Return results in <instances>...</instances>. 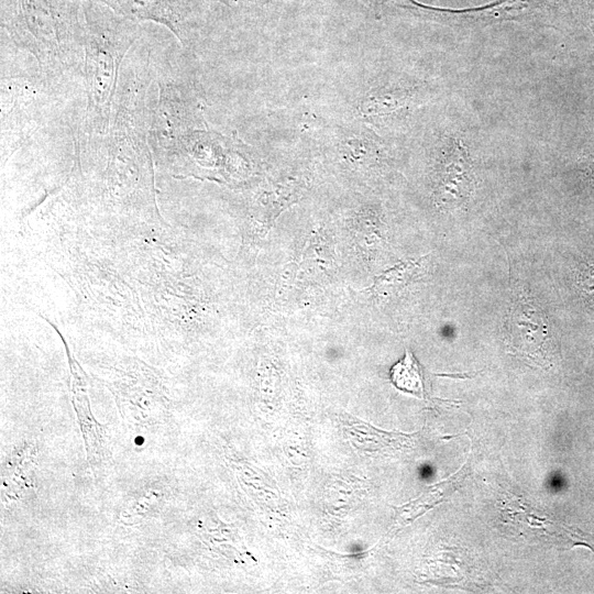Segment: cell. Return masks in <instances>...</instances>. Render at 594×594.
I'll return each mask as SVG.
<instances>
[{"label":"cell","instance_id":"cell-1","mask_svg":"<svg viewBox=\"0 0 594 594\" xmlns=\"http://www.w3.org/2000/svg\"><path fill=\"white\" fill-rule=\"evenodd\" d=\"M101 382L114 397L121 418L134 429L161 424L172 398L163 374L135 358H121L100 365Z\"/></svg>","mask_w":594,"mask_h":594},{"label":"cell","instance_id":"cell-2","mask_svg":"<svg viewBox=\"0 0 594 594\" xmlns=\"http://www.w3.org/2000/svg\"><path fill=\"white\" fill-rule=\"evenodd\" d=\"M131 37L114 31H89L85 40V80L88 111L102 132L109 118L110 105L121 61L130 46Z\"/></svg>","mask_w":594,"mask_h":594},{"label":"cell","instance_id":"cell-3","mask_svg":"<svg viewBox=\"0 0 594 594\" xmlns=\"http://www.w3.org/2000/svg\"><path fill=\"white\" fill-rule=\"evenodd\" d=\"M41 317L48 322L62 339L68 362V386L73 408L76 413L78 426L82 436L88 464L95 475L110 461L111 451L105 427L95 418L89 399L88 376L78 360L72 353L65 338L50 319Z\"/></svg>","mask_w":594,"mask_h":594},{"label":"cell","instance_id":"cell-4","mask_svg":"<svg viewBox=\"0 0 594 594\" xmlns=\"http://www.w3.org/2000/svg\"><path fill=\"white\" fill-rule=\"evenodd\" d=\"M547 318L539 305L525 292H516L507 321V344L512 353L537 365L549 361L551 334Z\"/></svg>","mask_w":594,"mask_h":594},{"label":"cell","instance_id":"cell-5","mask_svg":"<svg viewBox=\"0 0 594 594\" xmlns=\"http://www.w3.org/2000/svg\"><path fill=\"white\" fill-rule=\"evenodd\" d=\"M475 176L470 154L463 141L450 138L443 144L438 162L435 196L444 209L465 205L474 189Z\"/></svg>","mask_w":594,"mask_h":594},{"label":"cell","instance_id":"cell-6","mask_svg":"<svg viewBox=\"0 0 594 594\" xmlns=\"http://www.w3.org/2000/svg\"><path fill=\"white\" fill-rule=\"evenodd\" d=\"M36 451L32 444L16 447L6 459L1 471V492L6 503L30 495L34 486Z\"/></svg>","mask_w":594,"mask_h":594},{"label":"cell","instance_id":"cell-7","mask_svg":"<svg viewBox=\"0 0 594 594\" xmlns=\"http://www.w3.org/2000/svg\"><path fill=\"white\" fill-rule=\"evenodd\" d=\"M101 2L130 20H151L169 28L177 36V16L170 0H91Z\"/></svg>","mask_w":594,"mask_h":594},{"label":"cell","instance_id":"cell-8","mask_svg":"<svg viewBox=\"0 0 594 594\" xmlns=\"http://www.w3.org/2000/svg\"><path fill=\"white\" fill-rule=\"evenodd\" d=\"M419 92L415 88L388 86L374 89L362 102L365 116H388L408 108L417 101Z\"/></svg>","mask_w":594,"mask_h":594},{"label":"cell","instance_id":"cell-9","mask_svg":"<svg viewBox=\"0 0 594 594\" xmlns=\"http://www.w3.org/2000/svg\"><path fill=\"white\" fill-rule=\"evenodd\" d=\"M391 381L402 392L425 398L427 395L424 371L411 352L391 369Z\"/></svg>","mask_w":594,"mask_h":594},{"label":"cell","instance_id":"cell-10","mask_svg":"<svg viewBox=\"0 0 594 594\" xmlns=\"http://www.w3.org/2000/svg\"><path fill=\"white\" fill-rule=\"evenodd\" d=\"M418 267L419 264L415 262L398 264L378 276L373 288L377 293L384 294L394 287L404 286Z\"/></svg>","mask_w":594,"mask_h":594},{"label":"cell","instance_id":"cell-11","mask_svg":"<svg viewBox=\"0 0 594 594\" xmlns=\"http://www.w3.org/2000/svg\"><path fill=\"white\" fill-rule=\"evenodd\" d=\"M579 285L588 304L594 307V264L581 272Z\"/></svg>","mask_w":594,"mask_h":594},{"label":"cell","instance_id":"cell-12","mask_svg":"<svg viewBox=\"0 0 594 594\" xmlns=\"http://www.w3.org/2000/svg\"><path fill=\"white\" fill-rule=\"evenodd\" d=\"M223 1H227V2H229V1H233V2H235V1H238V0H223Z\"/></svg>","mask_w":594,"mask_h":594},{"label":"cell","instance_id":"cell-13","mask_svg":"<svg viewBox=\"0 0 594 594\" xmlns=\"http://www.w3.org/2000/svg\"><path fill=\"white\" fill-rule=\"evenodd\" d=\"M592 30H593V33H594V24L592 25Z\"/></svg>","mask_w":594,"mask_h":594}]
</instances>
